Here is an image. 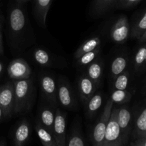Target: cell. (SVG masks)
Here are the masks:
<instances>
[{
	"instance_id": "6da1fadb",
	"label": "cell",
	"mask_w": 146,
	"mask_h": 146,
	"mask_svg": "<svg viewBox=\"0 0 146 146\" xmlns=\"http://www.w3.org/2000/svg\"><path fill=\"white\" fill-rule=\"evenodd\" d=\"M14 88V115H21L29 111L33 104L35 85L31 77L12 81Z\"/></svg>"
},
{
	"instance_id": "7a4b0ae2",
	"label": "cell",
	"mask_w": 146,
	"mask_h": 146,
	"mask_svg": "<svg viewBox=\"0 0 146 146\" xmlns=\"http://www.w3.org/2000/svg\"><path fill=\"white\" fill-rule=\"evenodd\" d=\"M9 29L11 37L14 41L21 38L27 24V16L21 4H17L9 11Z\"/></svg>"
},
{
	"instance_id": "3957f363",
	"label": "cell",
	"mask_w": 146,
	"mask_h": 146,
	"mask_svg": "<svg viewBox=\"0 0 146 146\" xmlns=\"http://www.w3.org/2000/svg\"><path fill=\"white\" fill-rule=\"evenodd\" d=\"M57 97L58 103L64 108L68 110L78 109V102L74 90L64 77H60L57 80Z\"/></svg>"
},
{
	"instance_id": "277c9868",
	"label": "cell",
	"mask_w": 146,
	"mask_h": 146,
	"mask_svg": "<svg viewBox=\"0 0 146 146\" xmlns=\"http://www.w3.org/2000/svg\"><path fill=\"white\" fill-rule=\"evenodd\" d=\"M113 107V102L109 98L107 100L102 113L93 128L92 135H91L93 146H103L104 145L106 130Z\"/></svg>"
},
{
	"instance_id": "5b68a950",
	"label": "cell",
	"mask_w": 146,
	"mask_h": 146,
	"mask_svg": "<svg viewBox=\"0 0 146 146\" xmlns=\"http://www.w3.org/2000/svg\"><path fill=\"white\" fill-rule=\"evenodd\" d=\"M41 94L44 102L54 107H58L57 80L52 74L43 72L39 77Z\"/></svg>"
},
{
	"instance_id": "8992f818",
	"label": "cell",
	"mask_w": 146,
	"mask_h": 146,
	"mask_svg": "<svg viewBox=\"0 0 146 146\" xmlns=\"http://www.w3.org/2000/svg\"><path fill=\"white\" fill-rule=\"evenodd\" d=\"M118 107L112 108L108 125L106 130L103 146H123L121 130L117 120Z\"/></svg>"
},
{
	"instance_id": "52a82bcc",
	"label": "cell",
	"mask_w": 146,
	"mask_h": 146,
	"mask_svg": "<svg viewBox=\"0 0 146 146\" xmlns=\"http://www.w3.org/2000/svg\"><path fill=\"white\" fill-rule=\"evenodd\" d=\"M7 73L12 81H17L30 78L32 71L29 64L25 60L17 58L9 64Z\"/></svg>"
},
{
	"instance_id": "ba28073f",
	"label": "cell",
	"mask_w": 146,
	"mask_h": 146,
	"mask_svg": "<svg viewBox=\"0 0 146 146\" xmlns=\"http://www.w3.org/2000/svg\"><path fill=\"white\" fill-rule=\"evenodd\" d=\"M131 35V27L126 16L120 17L114 22L110 31L111 38L117 44H122L128 40Z\"/></svg>"
},
{
	"instance_id": "9c48e42d",
	"label": "cell",
	"mask_w": 146,
	"mask_h": 146,
	"mask_svg": "<svg viewBox=\"0 0 146 146\" xmlns=\"http://www.w3.org/2000/svg\"><path fill=\"white\" fill-rule=\"evenodd\" d=\"M14 83L8 82L0 86V106L5 117H10L14 113Z\"/></svg>"
},
{
	"instance_id": "30bf717a",
	"label": "cell",
	"mask_w": 146,
	"mask_h": 146,
	"mask_svg": "<svg viewBox=\"0 0 146 146\" xmlns=\"http://www.w3.org/2000/svg\"><path fill=\"white\" fill-rule=\"evenodd\" d=\"M66 114L59 107L56 109L55 120L53 127V135L55 138L57 146L66 145Z\"/></svg>"
},
{
	"instance_id": "8fae6325",
	"label": "cell",
	"mask_w": 146,
	"mask_h": 146,
	"mask_svg": "<svg viewBox=\"0 0 146 146\" xmlns=\"http://www.w3.org/2000/svg\"><path fill=\"white\" fill-rule=\"evenodd\" d=\"M76 87L80 100H81L84 104H85L86 102L94 95V93L97 91L99 87L85 73L81 74L78 77Z\"/></svg>"
},
{
	"instance_id": "7c38bea8",
	"label": "cell",
	"mask_w": 146,
	"mask_h": 146,
	"mask_svg": "<svg viewBox=\"0 0 146 146\" xmlns=\"http://www.w3.org/2000/svg\"><path fill=\"white\" fill-rule=\"evenodd\" d=\"M56 109V107H54L51 104L45 102V104H43L40 107L38 119H37V121L43 127H44L51 133L53 132V127H54V123L55 120Z\"/></svg>"
},
{
	"instance_id": "4fadbf2b",
	"label": "cell",
	"mask_w": 146,
	"mask_h": 146,
	"mask_svg": "<svg viewBox=\"0 0 146 146\" xmlns=\"http://www.w3.org/2000/svg\"><path fill=\"white\" fill-rule=\"evenodd\" d=\"M117 120L121 130L123 141L125 144L129 137L131 128V113L128 107L125 106H123L119 108L118 107Z\"/></svg>"
},
{
	"instance_id": "5bb4252c",
	"label": "cell",
	"mask_w": 146,
	"mask_h": 146,
	"mask_svg": "<svg viewBox=\"0 0 146 146\" xmlns=\"http://www.w3.org/2000/svg\"><path fill=\"white\" fill-rule=\"evenodd\" d=\"M31 125L27 119L21 120L17 125L14 133V146H24L29 140L31 135Z\"/></svg>"
},
{
	"instance_id": "9a60e30c",
	"label": "cell",
	"mask_w": 146,
	"mask_h": 146,
	"mask_svg": "<svg viewBox=\"0 0 146 146\" xmlns=\"http://www.w3.org/2000/svg\"><path fill=\"white\" fill-rule=\"evenodd\" d=\"M104 62L101 57L88 64L86 67L85 74L94 82L98 87L101 86L104 74Z\"/></svg>"
},
{
	"instance_id": "2e32d148",
	"label": "cell",
	"mask_w": 146,
	"mask_h": 146,
	"mask_svg": "<svg viewBox=\"0 0 146 146\" xmlns=\"http://www.w3.org/2000/svg\"><path fill=\"white\" fill-rule=\"evenodd\" d=\"M53 0H35L34 13L37 23L41 27H46V20Z\"/></svg>"
},
{
	"instance_id": "e0dca14e",
	"label": "cell",
	"mask_w": 146,
	"mask_h": 146,
	"mask_svg": "<svg viewBox=\"0 0 146 146\" xmlns=\"http://www.w3.org/2000/svg\"><path fill=\"white\" fill-rule=\"evenodd\" d=\"M118 0H94L91 7V15L94 17H101L115 7Z\"/></svg>"
},
{
	"instance_id": "ac0fdd59",
	"label": "cell",
	"mask_w": 146,
	"mask_h": 146,
	"mask_svg": "<svg viewBox=\"0 0 146 146\" xmlns=\"http://www.w3.org/2000/svg\"><path fill=\"white\" fill-rule=\"evenodd\" d=\"M104 101V96L101 92H96L94 95L86 102L85 105V111L86 116L91 119L98 113Z\"/></svg>"
},
{
	"instance_id": "d6986e66",
	"label": "cell",
	"mask_w": 146,
	"mask_h": 146,
	"mask_svg": "<svg viewBox=\"0 0 146 146\" xmlns=\"http://www.w3.org/2000/svg\"><path fill=\"white\" fill-rule=\"evenodd\" d=\"M32 57L35 62L41 67H51L56 66L54 56L44 49H36L32 53Z\"/></svg>"
},
{
	"instance_id": "ffe728a7",
	"label": "cell",
	"mask_w": 146,
	"mask_h": 146,
	"mask_svg": "<svg viewBox=\"0 0 146 146\" xmlns=\"http://www.w3.org/2000/svg\"><path fill=\"white\" fill-rule=\"evenodd\" d=\"M100 47H101V38L98 36H94V37H90L84 42H83L81 46L76 50L74 55V58L77 60L82 54L96 50Z\"/></svg>"
},
{
	"instance_id": "44dd1931",
	"label": "cell",
	"mask_w": 146,
	"mask_h": 146,
	"mask_svg": "<svg viewBox=\"0 0 146 146\" xmlns=\"http://www.w3.org/2000/svg\"><path fill=\"white\" fill-rule=\"evenodd\" d=\"M35 130L43 146H57L52 133L43 127L37 120L35 124Z\"/></svg>"
},
{
	"instance_id": "7402d4cb",
	"label": "cell",
	"mask_w": 146,
	"mask_h": 146,
	"mask_svg": "<svg viewBox=\"0 0 146 146\" xmlns=\"http://www.w3.org/2000/svg\"><path fill=\"white\" fill-rule=\"evenodd\" d=\"M128 65V58L125 55H118L113 59L111 64L110 74L111 78L113 80L126 70Z\"/></svg>"
},
{
	"instance_id": "603a6c76",
	"label": "cell",
	"mask_w": 146,
	"mask_h": 146,
	"mask_svg": "<svg viewBox=\"0 0 146 146\" xmlns=\"http://www.w3.org/2000/svg\"><path fill=\"white\" fill-rule=\"evenodd\" d=\"M146 133V107L142 110L135 120L134 125L133 136L135 138L141 137Z\"/></svg>"
},
{
	"instance_id": "cb8c5ba5",
	"label": "cell",
	"mask_w": 146,
	"mask_h": 146,
	"mask_svg": "<svg viewBox=\"0 0 146 146\" xmlns=\"http://www.w3.org/2000/svg\"><path fill=\"white\" fill-rule=\"evenodd\" d=\"M66 146H85V141L79 125H74Z\"/></svg>"
},
{
	"instance_id": "d4e9b609",
	"label": "cell",
	"mask_w": 146,
	"mask_h": 146,
	"mask_svg": "<svg viewBox=\"0 0 146 146\" xmlns=\"http://www.w3.org/2000/svg\"><path fill=\"white\" fill-rule=\"evenodd\" d=\"M101 52H102V50H101V47H100L89 52L85 53L77 59V64L79 66H86L87 67L88 64L98 59L101 56Z\"/></svg>"
},
{
	"instance_id": "484cf974",
	"label": "cell",
	"mask_w": 146,
	"mask_h": 146,
	"mask_svg": "<svg viewBox=\"0 0 146 146\" xmlns=\"http://www.w3.org/2000/svg\"><path fill=\"white\" fill-rule=\"evenodd\" d=\"M110 99L112 100L113 104H122L128 102L131 99V94L129 91L125 90H115L111 93Z\"/></svg>"
},
{
	"instance_id": "4316f807",
	"label": "cell",
	"mask_w": 146,
	"mask_h": 146,
	"mask_svg": "<svg viewBox=\"0 0 146 146\" xmlns=\"http://www.w3.org/2000/svg\"><path fill=\"white\" fill-rule=\"evenodd\" d=\"M146 31V11L141 16V18L137 21L131 31L132 38L139 39L143 34Z\"/></svg>"
},
{
	"instance_id": "83f0119b",
	"label": "cell",
	"mask_w": 146,
	"mask_h": 146,
	"mask_svg": "<svg viewBox=\"0 0 146 146\" xmlns=\"http://www.w3.org/2000/svg\"><path fill=\"white\" fill-rule=\"evenodd\" d=\"M113 90H126L129 83V72L125 70L113 79Z\"/></svg>"
},
{
	"instance_id": "f1b7e54d",
	"label": "cell",
	"mask_w": 146,
	"mask_h": 146,
	"mask_svg": "<svg viewBox=\"0 0 146 146\" xmlns=\"http://www.w3.org/2000/svg\"><path fill=\"white\" fill-rule=\"evenodd\" d=\"M146 57V44L138 49L134 58V67L136 71H138L145 64Z\"/></svg>"
},
{
	"instance_id": "f546056e",
	"label": "cell",
	"mask_w": 146,
	"mask_h": 146,
	"mask_svg": "<svg viewBox=\"0 0 146 146\" xmlns=\"http://www.w3.org/2000/svg\"><path fill=\"white\" fill-rule=\"evenodd\" d=\"M141 0H118L115 7L117 8H129L140 2Z\"/></svg>"
},
{
	"instance_id": "4dcf8cb0",
	"label": "cell",
	"mask_w": 146,
	"mask_h": 146,
	"mask_svg": "<svg viewBox=\"0 0 146 146\" xmlns=\"http://www.w3.org/2000/svg\"><path fill=\"white\" fill-rule=\"evenodd\" d=\"M131 146H146V137H139L131 144Z\"/></svg>"
},
{
	"instance_id": "1f68e13d",
	"label": "cell",
	"mask_w": 146,
	"mask_h": 146,
	"mask_svg": "<svg viewBox=\"0 0 146 146\" xmlns=\"http://www.w3.org/2000/svg\"><path fill=\"white\" fill-rule=\"evenodd\" d=\"M3 53H4V47H3L2 36H1V31H0V54H2Z\"/></svg>"
},
{
	"instance_id": "d6a6232c",
	"label": "cell",
	"mask_w": 146,
	"mask_h": 146,
	"mask_svg": "<svg viewBox=\"0 0 146 146\" xmlns=\"http://www.w3.org/2000/svg\"><path fill=\"white\" fill-rule=\"evenodd\" d=\"M138 40H139V41L141 42H146V31L142 34V35H141V37H140Z\"/></svg>"
},
{
	"instance_id": "836d02e7",
	"label": "cell",
	"mask_w": 146,
	"mask_h": 146,
	"mask_svg": "<svg viewBox=\"0 0 146 146\" xmlns=\"http://www.w3.org/2000/svg\"><path fill=\"white\" fill-rule=\"evenodd\" d=\"M4 117H5L4 113V111H3L2 108L1 107V106H0V120H1L3 118H4Z\"/></svg>"
},
{
	"instance_id": "e575fe53",
	"label": "cell",
	"mask_w": 146,
	"mask_h": 146,
	"mask_svg": "<svg viewBox=\"0 0 146 146\" xmlns=\"http://www.w3.org/2000/svg\"><path fill=\"white\" fill-rule=\"evenodd\" d=\"M15 1H17V4H24V3L27 2V1H30V0H15Z\"/></svg>"
},
{
	"instance_id": "d590c367",
	"label": "cell",
	"mask_w": 146,
	"mask_h": 146,
	"mask_svg": "<svg viewBox=\"0 0 146 146\" xmlns=\"http://www.w3.org/2000/svg\"><path fill=\"white\" fill-rule=\"evenodd\" d=\"M3 70H4V67H3L2 63H1V62H0V75H1V73H2Z\"/></svg>"
},
{
	"instance_id": "8d00e7d4",
	"label": "cell",
	"mask_w": 146,
	"mask_h": 146,
	"mask_svg": "<svg viewBox=\"0 0 146 146\" xmlns=\"http://www.w3.org/2000/svg\"><path fill=\"white\" fill-rule=\"evenodd\" d=\"M0 146H6L5 143H4V142H1V143H0Z\"/></svg>"
},
{
	"instance_id": "74e56055",
	"label": "cell",
	"mask_w": 146,
	"mask_h": 146,
	"mask_svg": "<svg viewBox=\"0 0 146 146\" xmlns=\"http://www.w3.org/2000/svg\"><path fill=\"white\" fill-rule=\"evenodd\" d=\"M146 137V133H144V134L143 135L141 136V137Z\"/></svg>"
},
{
	"instance_id": "f35d334b",
	"label": "cell",
	"mask_w": 146,
	"mask_h": 146,
	"mask_svg": "<svg viewBox=\"0 0 146 146\" xmlns=\"http://www.w3.org/2000/svg\"><path fill=\"white\" fill-rule=\"evenodd\" d=\"M145 63H146V57H145Z\"/></svg>"
},
{
	"instance_id": "ab89813d",
	"label": "cell",
	"mask_w": 146,
	"mask_h": 146,
	"mask_svg": "<svg viewBox=\"0 0 146 146\" xmlns=\"http://www.w3.org/2000/svg\"><path fill=\"white\" fill-rule=\"evenodd\" d=\"M0 29H1V24H0Z\"/></svg>"
}]
</instances>
